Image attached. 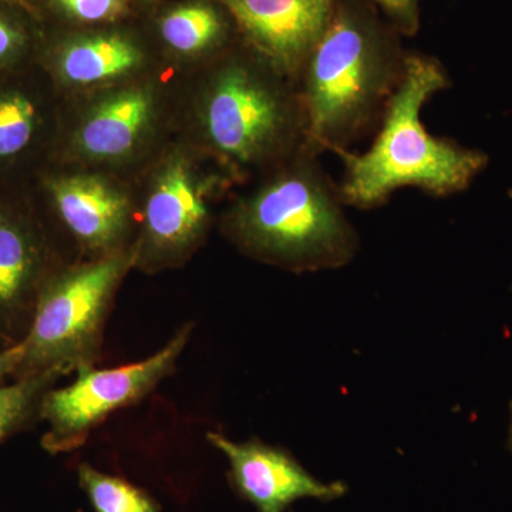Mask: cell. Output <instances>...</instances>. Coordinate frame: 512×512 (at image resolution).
<instances>
[{"mask_svg": "<svg viewBox=\"0 0 512 512\" xmlns=\"http://www.w3.org/2000/svg\"><path fill=\"white\" fill-rule=\"evenodd\" d=\"M448 86L450 77L439 60L406 55L402 80L387 103L372 146L362 154L335 153L345 168L339 185L345 205L372 210L409 187L448 197L466 191L483 173L487 154L433 136L421 120L427 101Z\"/></svg>", "mask_w": 512, "mask_h": 512, "instance_id": "cell-1", "label": "cell"}, {"mask_svg": "<svg viewBox=\"0 0 512 512\" xmlns=\"http://www.w3.org/2000/svg\"><path fill=\"white\" fill-rule=\"evenodd\" d=\"M406 55L369 12L338 0L299 77L306 148L349 150L379 126L399 86Z\"/></svg>", "mask_w": 512, "mask_h": 512, "instance_id": "cell-2", "label": "cell"}, {"mask_svg": "<svg viewBox=\"0 0 512 512\" xmlns=\"http://www.w3.org/2000/svg\"><path fill=\"white\" fill-rule=\"evenodd\" d=\"M227 228L247 254L295 272L343 268L360 248L338 185L306 147L239 202Z\"/></svg>", "mask_w": 512, "mask_h": 512, "instance_id": "cell-3", "label": "cell"}, {"mask_svg": "<svg viewBox=\"0 0 512 512\" xmlns=\"http://www.w3.org/2000/svg\"><path fill=\"white\" fill-rule=\"evenodd\" d=\"M136 252L121 251L60 272L43 286L13 379L56 372L66 376L96 366L104 328L121 279Z\"/></svg>", "mask_w": 512, "mask_h": 512, "instance_id": "cell-4", "label": "cell"}, {"mask_svg": "<svg viewBox=\"0 0 512 512\" xmlns=\"http://www.w3.org/2000/svg\"><path fill=\"white\" fill-rule=\"evenodd\" d=\"M205 137L238 165L292 157L306 147L299 92L248 63L232 62L212 77L201 111Z\"/></svg>", "mask_w": 512, "mask_h": 512, "instance_id": "cell-5", "label": "cell"}, {"mask_svg": "<svg viewBox=\"0 0 512 512\" xmlns=\"http://www.w3.org/2000/svg\"><path fill=\"white\" fill-rule=\"evenodd\" d=\"M192 330L194 325L185 323L163 349L141 362L114 369L82 367L69 386L52 387L40 404L39 420L47 423L42 447L50 454L76 450L111 413L143 400L173 375Z\"/></svg>", "mask_w": 512, "mask_h": 512, "instance_id": "cell-6", "label": "cell"}, {"mask_svg": "<svg viewBox=\"0 0 512 512\" xmlns=\"http://www.w3.org/2000/svg\"><path fill=\"white\" fill-rule=\"evenodd\" d=\"M207 440L227 458L232 487L256 512H286L303 498L329 503L348 493L342 481L325 483L312 476L285 448L258 439L234 441L221 433H208Z\"/></svg>", "mask_w": 512, "mask_h": 512, "instance_id": "cell-7", "label": "cell"}, {"mask_svg": "<svg viewBox=\"0 0 512 512\" xmlns=\"http://www.w3.org/2000/svg\"><path fill=\"white\" fill-rule=\"evenodd\" d=\"M266 62L298 82L338 0H222Z\"/></svg>", "mask_w": 512, "mask_h": 512, "instance_id": "cell-8", "label": "cell"}, {"mask_svg": "<svg viewBox=\"0 0 512 512\" xmlns=\"http://www.w3.org/2000/svg\"><path fill=\"white\" fill-rule=\"evenodd\" d=\"M208 220L204 183L184 160L171 161L148 195L136 262L158 266L178 261L200 242Z\"/></svg>", "mask_w": 512, "mask_h": 512, "instance_id": "cell-9", "label": "cell"}, {"mask_svg": "<svg viewBox=\"0 0 512 512\" xmlns=\"http://www.w3.org/2000/svg\"><path fill=\"white\" fill-rule=\"evenodd\" d=\"M60 220L73 238L99 258L117 254L130 224L126 195L93 175H73L50 183Z\"/></svg>", "mask_w": 512, "mask_h": 512, "instance_id": "cell-10", "label": "cell"}, {"mask_svg": "<svg viewBox=\"0 0 512 512\" xmlns=\"http://www.w3.org/2000/svg\"><path fill=\"white\" fill-rule=\"evenodd\" d=\"M42 252L25 225L0 215V338L12 345L23 339L46 282Z\"/></svg>", "mask_w": 512, "mask_h": 512, "instance_id": "cell-11", "label": "cell"}, {"mask_svg": "<svg viewBox=\"0 0 512 512\" xmlns=\"http://www.w3.org/2000/svg\"><path fill=\"white\" fill-rule=\"evenodd\" d=\"M153 116V96L146 87H130L101 100L84 119L77 147L93 160L127 156Z\"/></svg>", "mask_w": 512, "mask_h": 512, "instance_id": "cell-12", "label": "cell"}, {"mask_svg": "<svg viewBox=\"0 0 512 512\" xmlns=\"http://www.w3.org/2000/svg\"><path fill=\"white\" fill-rule=\"evenodd\" d=\"M141 62L138 47L117 35L86 37L64 47L59 59L66 82L92 86L133 72Z\"/></svg>", "mask_w": 512, "mask_h": 512, "instance_id": "cell-13", "label": "cell"}, {"mask_svg": "<svg viewBox=\"0 0 512 512\" xmlns=\"http://www.w3.org/2000/svg\"><path fill=\"white\" fill-rule=\"evenodd\" d=\"M62 377L45 372L0 384V443L39 420L43 397Z\"/></svg>", "mask_w": 512, "mask_h": 512, "instance_id": "cell-14", "label": "cell"}, {"mask_svg": "<svg viewBox=\"0 0 512 512\" xmlns=\"http://www.w3.org/2000/svg\"><path fill=\"white\" fill-rule=\"evenodd\" d=\"M222 32L224 23L220 15L204 3L171 10L161 22L165 43L183 55L204 52L220 40Z\"/></svg>", "mask_w": 512, "mask_h": 512, "instance_id": "cell-15", "label": "cell"}, {"mask_svg": "<svg viewBox=\"0 0 512 512\" xmlns=\"http://www.w3.org/2000/svg\"><path fill=\"white\" fill-rule=\"evenodd\" d=\"M77 476L94 512H163L147 491L124 478L103 473L86 463L77 467Z\"/></svg>", "mask_w": 512, "mask_h": 512, "instance_id": "cell-16", "label": "cell"}, {"mask_svg": "<svg viewBox=\"0 0 512 512\" xmlns=\"http://www.w3.org/2000/svg\"><path fill=\"white\" fill-rule=\"evenodd\" d=\"M36 110L32 101L20 93L0 96V158L16 156L32 140Z\"/></svg>", "mask_w": 512, "mask_h": 512, "instance_id": "cell-17", "label": "cell"}, {"mask_svg": "<svg viewBox=\"0 0 512 512\" xmlns=\"http://www.w3.org/2000/svg\"><path fill=\"white\" fill-rule=\"evenodd\" d=\"M74 19L82 22H113L126 12V0H56Z\"/></svg>", "mask_w": 512, "mask_h": 512, "instance_id": "cell-18", "label": "cell"}, {"mask_svg": "<svg viewBox=\"0 0 512 512\" xmlns=\"http://www.w3.org/2000/svg\"><path fill=\"white\" fill-rule=\"evenodd\" d=\"M379 5L383 12L392 19L404 35H414L419 29L420 0H372Z\"/></svg>", "mask_w": 512, "mask_h": 512, "instance_id": "cell-19", "label": "cell"}, {"mask_svg": "<svg viewBox=\"0 0 512 512\" xmlns=\"http://www.w3.org/2000/svg\"><path fill=\"white\" fill-rule=\"evenodd\" d=\"M20 45L22 35L19 30L13 28L6 20L0 19V63L12 56Z\"/></svg>", "mask_w": 512, "mask_h": 512, "instance_id": "cell-20", "label": "cell"}, {"mask_svg": "<svg viewBox=\"0 0 512 512\" xmlns=\"http://www.w3.org/2000/svg\"><path fill=\"white\" fill-rule=\"evenodd\" d=\"M19 359L20 353L16 343L0 350V384H5L8 377H15Z\"/></svg>", "mask_w": 512, "mask_h": 512, "instance_id": "cell-21", "label": "cell"}, {"mask_svg": "<svg viewBox=\"0 0 512 512\" xmlns=\"http://www.w3.org/2000/svg\"><path fill=\"white\" fill-rule=\"evenodd\" d=\"M508 448L512 453V400L510 403V430H508Z\"/></svg>", "mask_w": 512, "mask_h": 512, "instance_id": "cell-22", "label": "cell"}]
</instances>
